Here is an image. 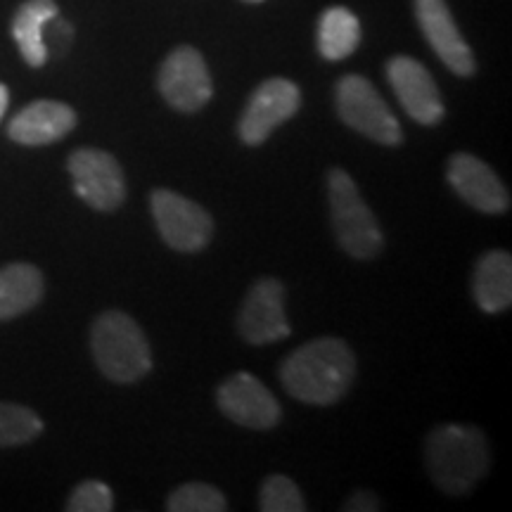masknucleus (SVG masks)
Listing matches in <instances>:
<instances>
[{"label": "nucleus", "instance_id": "19", "mask_svg": "<svg viewBox=\"0 0 512 512\" xmlns=\"http://www.w3.org/2000/svg\"><path fill=\"white\" fill-rule=\"evenodd\" d=\"M361 43V24L347 8H328L318 24V50L325 60L339 62L354 55Z\"/></svg>", "mask_w": 512, "mask_h": 512}, {"label": "nucleus", "instance_id": "23", "mask_svg": "<svg viewBox=\"0 0 512 512\" xmlns=\"http://www.w3.org/2000/svg\"><path fill=\"white\" fill-rule=\"evenodd\" d=\"M114 508V496L105 482H81L67 501L69 512H110Z\"/></svg>", "mask_w": 512, "mask_h": 512}, {"label": "nucleus", "instance_id": "4", "mask_svg": "<svg viewBox=\"0 0 512 512\" xmlns=\"http://www.w3.org/2000/svg\"><path fill=\"white\" fill-rule=\"evenodd\" d=\"M332 228L344 252L354 259H377L384 249V235L375 214L358 192V185L344 169L328 174Z\"/></svg>", "mask_w": 512, "mask_h": 512}, {"label": "nucleus", "instance_id": "26", "mask_svg": "<svg viewBox=\"0 0 512 512\" xmlns=\"http://www.w3.org/2000/svg\"><path fill=\"white\" fill-rule=\"evenodd\" d=\"M245 3H264V0H245Z\"/></svg>", "mask_w": 512, "mask_h": 512}, {"label": "nucleus", "instance_id": "11", "mask_svg": "<svg viewBox=\"0 0 512 512\" xmlns=\"http://www.w3.org/2000/svg\"><path fill=\"white\" fill-rule=\"evenodd\" d=\"M216 403L228 420L249 430H271L280 422V403L249 373H235L216 389Z\"/></svg>", "mask_w": 512, "mask_h": 512}, {"label": "nucleus", "instance_id": "18", "mask_svg": "<svg viewBox=\"0 0 512 512\" xmlns=\"http://www.w3.org/2000/svg\"><path fill=\"white\" fill-rule=\"evenodd\" d=\"M43 273L31 264L0 268V320H10L34 309L43 299Z\"/></svg>", "mask_w": 512, "mask_h": 512}, {"label": "nucleus", "instance_id": "24", "mask_svg": "<svg viewBox=\"0 0 512 512\" xmlns=\"http://www.w3.org/2000/svg\"><path fill=\"white\" fill-rule=\"evenodd\" d=\"M382 505L380 501H377V496L373 494V491L368 489H358L354 491V494L349 496V501L344 503V510H351V512H375L380 510Z\"/></svg>", "mask_w": 512, "mask_h": 512}, {"label": "nucleus", "instance_id": "16", "mask_svg": "<svg viewBox=\"0 0 512 512\" xmlns=\"http://www.w3.org/2000/svg\"><path fill=\"white\" fill-rule=\"evenodd\" d=\"M475 302L484 313H503L512 306V259L503 249H491L477 261L472 275Z\"/></svg>", "mask_w": 512, "mask_h": 512}, {"label": "nucleus", "instance_id": "21", "mask_svg": "<svg viewBox=\"0 0 512 512\" xmlns=\"http://www.w3.org/2000/svg\"><path fill=\"white\" fill-rule=\"evenodd\" d=\"M166 508L171 512H223L228 510L226 496L216 486L204 482H190L178 486L169 496Z\"/></svg>", "mask_w": 512, "mask_h": 512}, {"label": "nucleus", "instance_id": "3", "mask_svg": "<svg viewBox=\"0 0 512 512\" xmlns=\"http://www.w3.org/2000/svg\"><path fill=\"white\" fill-rule=\"evenodd\" d=\"M91 347L100 373L131 384L152 370V351L140 325L124 311H107L93 323Z\"/></svg>", "mask_w": 512, "mask_h": 512}, {"label": "nucleus", "instance_id": "5", "mask_svg": "<svg viewBox=\"0 0 512 512\" xmlns=\"http://www.w3.org/2000/svg\"><path fill=\"white\" fill-rule=\"evenodd\" d=\"M335 100L339 117L349 128L380 145H401L403 131L399 119L394 117L380 91L368 79L358 74L339 79Z\"/></svg>", "mask_w": 512, "mask_h": 512}, {"label": "nucleus", "instance_id": "14", "mask_svg": "<svg viewBox=\"0 0 512 512\" xmlns=\"http://www.w3.org/2000/svg\"><path fill=\"white\" fill-rule=\"evenodd\" d=\"M448 183L460 200L482 214H505L510 209V195L501 178L489 164L475 155L458 152L448 162Z\"/></svg>", "mask_w": 512, "mask_h": 512}, {"label": "nucleus", "instance_id": "7", "mask_svg": "<svg viewBox=\"0 0 512 512\" xmlns=\"http://www.w3.org/2000/svg\"><path fill=\"white\" fill-rule=\"evenodd\" d=\"M69 174L74 190L88 207L98 211H114L126 200L124 171L110 152L81 147L69 157Z\"/></svg>", "mask_w": 512, "mask_h": 512}, {"label": "nucleus", "instance_id": "13", "mask_svg": "<svg viewBox=\"0 0 512 512\" xmlns=\"http://www.w3.org/2000/svg\"><path fill=\"white\" fill-rule=\"evenodd\" d=\"M415 15H418V24L427 43L453 74H475V55L458 31V24L448 10L446 0H415Z\"/></svg>", "mask_w": 512, "mask_h": 512}, {"label": "nucleus", "instance_id": "6", "mask_svg": "<svg viewBox=\"0 0 512 512\" xmlns=\"http://www.w3.org/2000/svg\"><path fill=\"white\" fill-rule=\"evenodd\" d=\"M150 209L162 240L176 252H202L214 238V219L209 211L174 190L159 188L152 192Z\"/></svg>", "mask_w": 512, "mask_h": 512}, {"label": "nucleus", "instance_id": "8", "mask_svg": "<svg viewBox=\"0 0 512 512\" xmlns=\"http://www.w3.org/2000/svg\"><path fill=\"white\" fill-rule=\"evenodd\" d=\"M159 93L178 112H200L214 95V81L204 57L195 48H176L159 69Z\"/></svg>", "mask_w": 512, "mask_h": 512}, {"label": "nucleus", "instance_id": "2", "mask_svg": "<svg viewBox=\"0 0 512 512\" xmlns=\"http://www.w3.org/2000/svg\"><path fill=\"white\" fill-rule=\"evenodd\" d=\"M425 460L430 477L444 494L463 496L489 472V441L472 425H441L427 437Z\"/></svg>", "mask_w": 512, "mask_h": 512}, {"label": "nucleus", "instance_id": "12", "mask_svg": "<svg viewBox=\"0 0 512 512\" xmlns=\"http://www.w3.org/2000/svg\"><path fill=\"white\" fill-rule=\"evenodd\" d=\"M387 79L408 117L422 126H437L444 119V100L425 64L408 55H396L387 62Z\"/></svg>", "mask_w": 512, "mask_h": 512}, {"label": "nucleus", "instance_id": "9", "mask_svg": "<svg viewBox=\"0 0 512 512\" xmlns=\"http://www.w3.org/2000/svg\"><path fill=\"white\" fill-rule=\"evenodd\" d=\"M302 105V93L290 79H268L249 98L240 117V140L245 145H261L278 126L292 119Z\"/></svg>", "mask_w": 512, "mask_h": 512}, {"label": "nucleus", "instance_id": "10", "mask_svg": "<svg viewBox=\"0 0 512 512\" xmlns=\"http://www.w3.org/2000/svg\"><path fill=\"white\" fill-rule=\"evenodd\" d=\"M238 330L254 347L290 337V320L285 313V287L275 278L256 280L238 316Z\"/></svg>", "mask_w": 512, "mask_h": 512}, {"label": "nucleus", "instance_id": "15", "mask_svg": "<svg viewBox=\"0 0 512 512\" xmlns=\"http://www.w3.org/2000/svg\"><path fill=\"white\" fill-rule=\"evenodd\" d=\"M76 112L57 100H36L17 112L8 124V136L19 145H53L74 131Z\"/></svg>", "mask_w": 512, "mask_h": 512}, {"label": "nucleus", "instance_id": "20", "mask_svg": "<svg viewBox=\"0 0 512 512\" xmlns=\"http://www.w3.org/2000/svg\"><path fill=\"white\" fill-rule=\"evenodd\" d=\"M41 432L43 420L31 408L0 401V446H24Z\"/></svg>", "mask_w": 512, "mask_h": 512}, {"label": "nucleus", "instance_id": "25", "mask_svg": "<svg viewBox=\"0 0 512 512\" xmlns=\"http://www.w3.org/2000/svg\"><path fill=\"white\" fill-rule=\"evenodd\" d=\"M8 102H10V93H8V88H5L3 83H0V121H3V117H5V110H8Z\"/></svg>", "mask_w": 512, "mask_h": 512}, {"label": "nucleus", "instance_id": "17", "mask_svg": "<svg viewBox=\"0 0 512 512\" xmlns=\"http://www.w3.org/2000/svg\"><path fill=\"white\" fill-rule=\"evenodd\" d=\"M60 15L55 0H27L19 5L12 19V36H15L19 53L29 67H43L48 62L46 27L53 17Z\"/></svg>", "mask_w": 512, "mask_h": 512}, {"label": "nucleus", "instance_id": "1", "mask_svg": "<svg viewBox=\"0 0 512 512\" xmlns=\"http://www.w3.org/2000/svg\"><path fill=\"white\" fill-rule=\"evenodd\" d=\"M354 351L339 337H318L285 358L280 368L285 392L309 406H332L351 389Z\"/></svg>", "mask_w": 512, "mask_h": 512}, {"label": "nucleus", "instance_id": "22", "mask_svg": "<svg viewBox=\"0 0 512 512\" xmlns=\"http://www.w3.org/2000/svg\"><path fill=\"white\" fill-rule=\"evenodd\" d=\"M259 510L264 512H304L306 503L302 491L290 477L271 475L261 484Z\"/></svg>", "mask_w": 512, "mask_h": 512}]
</instances>
